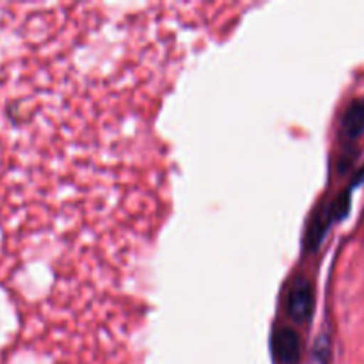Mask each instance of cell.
Returning a JSON list of instances; mask_svg holds the SVG:
<instances>
[{
    "instance_id": "obj_4",
    "label": "cell",
    "mask_w": 364,
    "mask_h": 364,
    "mask_svg": "<svg viewBox=\"0 0 364 364\" xmlns=\"http://www.w3.org/2000/svg\"><path fill=\"white\" fill-rule=\"evenodd\" d=\"M331 343L329 340H323V338H320L318 340V345H316V358H318L320 364H327L329 363V355H331Z\"/></svg>"
},
{
    "instance_id": "obj_2",
    "label": "cell",
    "mask_w": 364,
    "mask_h": 364,
    "mask_svg": "<svg viewBox=\"0 0 364 364\" xmlns=\"http://www.w3.org/2000/svg\"><path fill=\"white\" fill-rule=\"evenodd\" d=\"M274 361L277 364H299L302 355L301 336L291 327H276L270 338Z\"/></svg>"
},
{
    "instance_id": "obj_3",
    "label": "cell",
    "mask_w": 364,
    "mask_h": 364,
    "mask_svg": "<svg viewBox=\"0 0 364 364\" xmlns=\"http://www.w3.org/2000/svg\"><path fill=\"white\" fill-rule=\"evenodd\" d=\"M341 137L347 142H355L364 135V96L348 103L341 116L340 123Z\"/></svg>"
},
{
    "instance_id": "obj_1",
    "label": "cell",
    "mask_w": 364,
    "mask_h": 364,
    "mask_svg": "<svg viewBox=\"0 0 364 364\" xmlns=\"http://www.w3.org/2000/svg\"><path fill=\"white\" fill-rule=\"evenodd\" d=\"M313 311H315V288L308 277L299 276L288 288L287 313L294 322L308 323Z\"/></svg>"
}]
</instances>
